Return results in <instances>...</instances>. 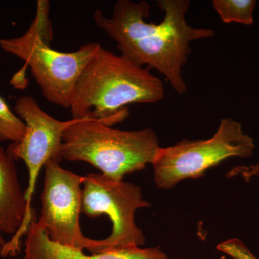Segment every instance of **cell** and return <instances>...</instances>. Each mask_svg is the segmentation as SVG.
Instances as JSON below:
<instances>
[{
  "label": "cell",
  "mask_w": 259,
  "mask_h": 259,
  "mask_svg": "<svg viewBox=\"0 0 259 259\" xmlns=\"http://www.w3.org/2000/svg\"><path fill=\"white\" fill-rule=\"evenodd\" d=\"M190 5L189 0H159L158 6L164 17L154 24L146 20L151 10L147 2L117 0L110 18L96 10L94 22L117 44L121 55L140 67L156 70L182 95L187 90L182 68L192 51L190 42L215 35L212 29L194 28L187 23Z\"/></svg>",
  "instance_id": "cell-1"
},
{
  "label": "cell",
  "mask_w": 259,
  "mask_h": 259,
  "mask_svg": "<svg viewBox=\"0 0 259 259\" xmlns=\"http://www.w3.org/2000/svg\"><path fill=\"white\" fill-rule=\"evenodd\" d=\"M164 95L163 82L150 69L101 46L80 76L69 109L73 119L113 126L128 117L130 104L154 103Z\"/></svg>",
  "instance_id": "cell-2"
},
{
  "label": "cell",
  "mask_w": 259,
  "mask_h": 259,
  "mask_svg": "<svg viewBox=\"0 0 259 259\" xmlns=\"http://www.w3.org/2000/svg\"><path fill=\"white\" fill-rule=\"evenodd\" d=\"M160 148L157 135L150 127L122 131L101 121L75 119L63 134L61 157L86 162L105 176L119 181L152 164Z\"/></svg>",
  "instance_id": "cell-3"
},
{
  "label": "cell",
  "mask_w": 259,
  "mask_h": 259,
  "mask_svg": "<svg viewBox=\"0 0 259 259\" xmlns=\"http://www.w3.org/2000/svg\"><path fill=\"white\" fill-rule=\"evenodd\" d=\"M49 11V1H37L36 15L28 30L20 37L0 39V47L25 61L48 101L69 109L76 83L101 44L89 42L69 53L53 49Z\"/></svg>",
  "instance_id": "cell-4"
},
{
  "label": "cell",
  "mask_w": 259,
  "mask_h": 259,
  "mask_svg": "<svg viewBox=\"0 0 259 259\" xmlns=\"http://www.w3.org/2000/svg\"><path fill=\"white\" fill-rule=\"evenodd\" d=\"M255 147L254 140L243 132L240 122L230 117L222 119L208 139H185L160 148L152 163L155 182L158 188H171L182 180L202 176L228 158L250 157Z\"/></svg>",
  "instance_id": "cell-5"
},
{
  "label": "cell",
  "mask_w": 259,
  "mask_h": 259,
  "mask_svg": "<svg viewBox=\"0 0 259 259\" xmlns=\"http://www.w3.org/2000/svg\"><path fill=\"white\" fill-rule=\"evenodd\" d=\"M81 190V212L89 218L106 214L112 223L111 234L99 240L92 253L123 247L145 244L142 230L136 226L135 213L150 207L143 199L141 188L123 180H114L102 174L85 176Z\"/></svg>",
  "instance_id": "cell-6"
},
{
  "label": "cell",
  "mask_w": 259,
  "mask_h": 259,
  "mask_svg": "<svg viewBox=\"0 0 259 259\" xmlns=\"http://www.w3.org/2000/svg\"><path fill=\"white\" fill-rule=\"evenodd\" d=\"M51 158L44 165L42 211L37 223L47 232L51 241L78 249L93 252L99 240L83 235L80 226L81 188L85 176L61 168Z\"/></svg>",
  "instance_id": "cell-7"
},
{
  "label": "cell",
  "mask_w": 259,
  "mask_h": 259,
  "mask_svg": "<svg viewBox=\"0 0 259 259\" xmlns=\"http://www.w3.org/2000/svg\"><path fill=\"white\" fill-rule=\"evenodd\" d=\"M13 109L25 122L26 131L20 142L10 144L6 151L13 161L21 160L28 168L29 183L25 194L29 212L32 214L35 210L30 205L37 177L49 160L55 158L59 162L62 160L63 134L74 123L75 119L56 120L42 110L36 99L28 95L19 97Z\"/></svg>",
  "instance_id": "cell-8"
},
{
  "label": "cell",
  "mask_w": 259,
  "mask_h": 259,
  "mask_svg": "<svg viewBox=\"0 0 259 259\" xmlns=\"http://www.w3.org/2000/svg\"><path fill=\"white\" fill-rule=\"evenodd\" d=\"M35 212L30 214L25 193L19 183L14 161L0 146V233L13 235L0 249L2 257L14 256L20 249Z\"/></svg>",
  "instance_id": "cell-9"
},
{
  "label": "cell",
  "mask_w": 259,
  "mask_h": 259,
  "mask_svg": "<svg viewBox=\"0 0 259 259\" xmlns=\"http://www.w3.org/2000/svg\"><path fill=\"white\" fill-rule=\"evenodd\" d=\"M24 259H169L156 248L128 246L85 254L83 250L71 248L51 241L47 232L32 220L26 233Z\"/></svg>",
  "instance_id": "cell-10"
},
{
  "label": "cell",
  "mask_w": 259,
  "mask_h": 259,
  "mask_svg": "<svg viewBox=\"0 0 259 259\" xmlns=\"http://www.w3.org/2000/svg\"><path fill=\"white\" fill-rule=\"evenodd\" d=\"M255 0H213L212 7L224 23L250 25L254 22Z\"/></svg>",
  "instance_id": "cell-11"
},
{
  "label": "cell",
  "mask_w": 259,
  "mask_h": 259,
  "mask_svg": "<svg viewBox=\"0 0 259 259\" xmlns=\"http://www.w3.org/2000/svg\"><path fill=\"white\" fill-rule=\"evenodd\" d=\"M26 125L10 110L5 99L0 95V141L18 143L23 139Z\"/></svg>",
  "instance_id": "cell-12"
},
{
  "label": "cell",
  "mask_w": 259,
  "mask_h": 259,
  "mask_svg": "<svg viewBox=\"0 0 259 259\" xmlns=\"http://www.w3.org/2000/svg\"><path fill=\"white\" fill-rule=\"evenodd\" d=\"M217 248L233 259H258L241 240L237 238L222 242L218 245Z\"/></svg>",
  "instance_id": "cell-13"
},
{
  "label": "cell",
  "mask_w": 259,
  "mask_h": 259,
  "mask_svg": "<svg viewBox=\"0 0 259 259\" xmlns=\"http://www.w3.org/2000/svg\"><path fill=\"white\" fill-rule=\"evenodd\" d=\"M5 243V240L3 239V236H2V233H0V246H3Z\"/></svg>",
  "instance_id": "cell-14"
}]
</instances>
